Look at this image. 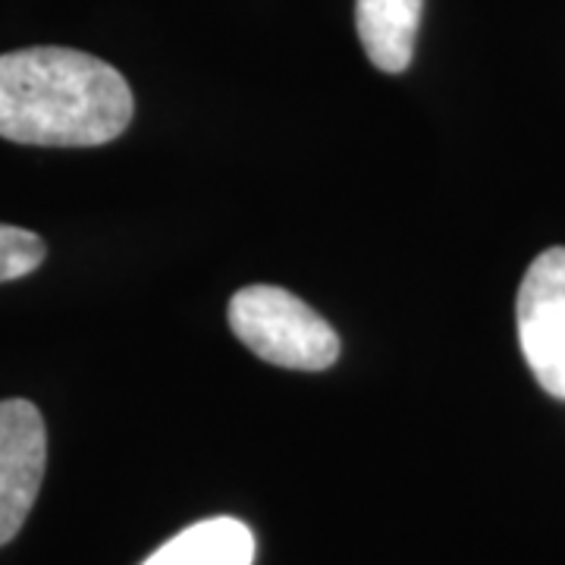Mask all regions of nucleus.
I'll return each mask as SVG.
<instances>
[{"mask_svg":"<svg viewBox=\"0 0 565 565\" xmlns=\"http://www.w3.org/2000/svg\"><path fill=\"white\" fill-rule=\"evenodd\" d=\"M44 262V243L41 236L0 223V282L20 280L39 270Z\"/></svg>","mask_w":565,"mask_h":565,"instance_id":"0eeeda50","label":"nucleus"},{"mask_svg":"<svg viewBox=\"0 0 565 565\" xmlns=\"http://www.w3.org/2000/svg\"><path fill=\"white\" fill-rule=\"evenodd\" d=\"M424 0H355V29L381 73H405L422 25Z\"/></svg>","mask_w":565,"mask_h":565,"instance_id":"39448f33","label":"nucleus"},{"mask_svg":"<svg viewBox=\"0 0 565 565\" xmlns=\"http://www.w3.org/2000/svg\"><path fill=\"white\" fill-rule=\"evenodd\" d=\"M47 465L44 418L29 399L0 403V546L10 544L39 500Z\"/></svg>","mask_w":565,"mask_h":565,"instance_id":"20e7f679","label":"nucleus"},{"mask_svg":"<svg viewBox=\"0 0 565 565\" xmlns=\"http://www.w3.org/2000/svg\"><path fill=\"white\" fill-rule=\"evenodd\" d=\"M255 537L239 519H204L180 531L141 565H252Z\"/></svg>","mask_w":565,"mask_h":565,"instance_id":"423d86ee","label":"nucleus"},{"mask_svg":"<svg viewBox=\"0 0 565 565\" xmlns=\"http://www.w3.org/2000/svg\"><path fill=\"white\" fill-rule=\"evenodd\" d=\"M515 323L534 381L565 403V245L531 262L519 286Z\"/></svg>","mask_w":565,"mask_h":565,"instance_id":"7ed1b4c3","label":"nucleus"},{"mask_svg":"<svg viewBox=\"0 0 565 565\" xmlns=\"http://www.w3.org/2000/svg\"><path fill=\"white\" fill-rule=\"evenodd\" d=\"M120 70L73 47L0 54V139L41 148H95L132 120Z\"/></svg>","mask_w":565,"mask_h":565,"instance_id":"f257e3e1","label":"nucleus"},{"mask_svg":"<svg viewBox=\"0 0 565 565\" xmlns=\"http://www.w3.org/2000/svg\"><path fill=\"white\" fill-rule=\"evenodd\" d=\"M230 327L258 359L289 371H327L340 359V337L315 308L280 286H245L230 299Z\"/></svg>","mask_w":565,"mask_h":565,"instance_id":"f03ea898","label":"nucleus"}]
</instances>
